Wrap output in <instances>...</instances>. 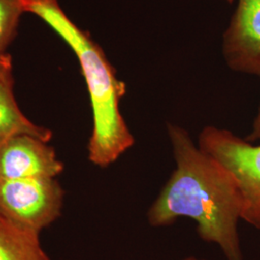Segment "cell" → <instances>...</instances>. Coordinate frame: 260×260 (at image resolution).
Instances as JSON below:
<instances>
[{"label":"cell","instance_id":"ba28073f","mask_svg":"<svg viewBox=\"0 0 260 260\" xmlns=\"http://www.w3.org/2000/svg\"><path fill=\"white\" fill-rule=\"evenodd\" d=\"M0 260H50L40 233L21 228L0 214Z\"/></svg>","mask_w":260,"mask_h":260},{"label":"cell","instance_id":"8fae6325","mask_svg":"<svg viewBox=\"0 0 260 260\" xmlns=\"http://www.w3.org/2000/svg\"><path fill=\"white\" fill-rule=\"evenodd\" d=\"M182 260H206L203 259V258H198V257H195V256H188V257H185V258H183Z\"/></svg>","mask_w":260,"mask_h":260},{"label":"cell","instance_id":"52a82bcc","mask_svg":"<svg viewBox=\"0 0 260 260\" xmlns=\"http://www.w3.org/2000/svg\"><path fill=\"white\" fill-rule=\"evenodd\" d=\"M14 85L12 56L5 52L0 55V143L17 135H30L48 143L52 131L34 123L21 112Z\"/></svg>","mask_w":260,"mask_h":260},{"label":"cell","instance_id":"9c48e42d","mask_svg":"<svg viewBox=\"0 0 260 260\" xmlns=\"http://www.w3.org/2000/svg\"><path fill=\"white\" fill-rule=\"evenodd\" d=\"M22 14V0H0V55L7 52V47L16 36Z\"/></svg>","mask_w":260,"mask_h":260},{"label":"cell","instance_id":"30bf717a","mask_svg":"<svg viewBox=\"0 0 260 260\" xmlns=\"http://www.w3.org/2000/svg\"><path fill=\"white\" fill-rule=\"evenodd\" d=\"M246 139L251 143H255L260 141V103L251 124L250 134L246 137Z\"/></svg>","mask_w":260,"mask_h":260},{"label":"cell","instance_id":"7a4b0ae2","mask_svg":"<svg viewBox=\"0 0 260 260\" xmlns=\"http://www.w3.org/2000/svg\"><path fill=\"white\" fill-rule=\"evenodd\" d=\"M22 5L24 13L33 14L47 23L76 56L93 115L88 159L98 167H109L135 144L121 112L126 85L117 76L102 47L70 19L59 0H22Z\"/></svg>","mask_w":260,"mask_h":260},{"label":"cell","instance_id":"8992f818","mask_svg":"<svg viewBox=\"0 0 260 260\" xmlns=\"http://www.w3.org/2000/svg\"><path fill=\"white\" fill-rule=\"evenodd\" d=\"M64 164L47 142L30 135H17L0 143V179L56 178Z\"/></svg>","mask_w":260,"mask_h":260},{"label":"cell","instance_id":"5b68a950","mask_svg":"<svg viewBox=\"0 0 260 260\" xmlns=\"http://www.w3.org/2000/svg\"><path fill=\"white\" fill-rule=\"evenodd\" d=\"M222 53L232 71L260 79V0H237L223 32Z\"/></svg>","mask_w":260,"mask_h":260},{"label":"cell","instance_id":"6da1fadb","mask_svg":"<svg viewBox=\"0 0 260 260\" xmlns=\"http://www.w3.org/2000/svg\"><path fill=\"white\" fill-rule=\"evenodd\" d=\"M167 134L176 168L149 206V224L163 228L192 219L203 241L217 245L226 260H244L238 233L243 200L236 179L184 127L169 122Z\"/></svg>","mask_w":260,"mask_h":260},{"label":"cell","instance_id":"3957f363","mask_svg":"<svg viewBox=\"0 0 260 260\" xmlns=\"http://www.w3.org/2000/svg\"><path fill=\"white\" fill-rule=\"evenodd\" d=\"M198 146L233 174L243 200L242 221L260 231V144L207 125L199 134Z\"/></svg>","mask_w":260,"mask_h":260},{"label":"cell","instance_id":"277c9868","mask_svg":"<svg viewBox=\"0 0 260 260\" xmlns=\"http://www.w3.org/2000/svg\"><path fill=\"white\" fill-rule=\"evenodd\" d=\"M65 192L53 177L0 179V214L41 233L61 216Z\"/></svg>","mask_w":260,"mask_h":260},{"label":"cell","instance_id":"7c38bea8","mask_svg":"<svg viewBox=\"0 0 260 260\" xmlns=\"http://www.w3.org/2000/svg\"><path fill=\"white\" fill-rule=\"evenodd\" d=\"M226 1H228V2H230V3H232V2H233V0H226Z\"/></svg>","mask_w":260,"mask_h":260}]
</instances>
